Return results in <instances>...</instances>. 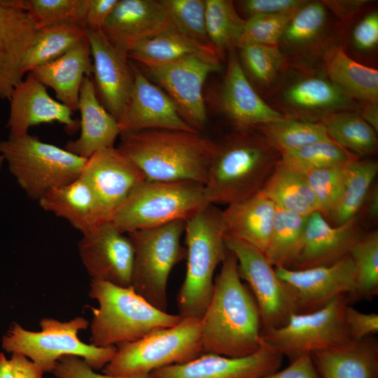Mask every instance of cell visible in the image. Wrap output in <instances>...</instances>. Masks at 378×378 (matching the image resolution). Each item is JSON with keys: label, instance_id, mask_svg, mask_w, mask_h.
Segmentation results:
<instances>
[{"label": "cell", "instance_id": "obj_1", "mask_svg": "<svg viewBox=\"0 0 378 378\" xmlns=\"http://www.w3.org/2000/svg\"><path fill=\"white\" fill-rule=\"evenodd\" d=\"M221 263L211 301L200 319L202 354L246 356L262 344L260 312L241 281L235 255L227 250Z\"/></svg>", "mask_w": 378, "mask_h": 378}, {"label": "cell", "instance_id": "obj_2", "mask_svg": "<svg viewBox=\"0 0 378 378\" xmlns=\"http://www.w3.org/2000/svg\"><path fill=\"white\" fill-rule=\"evenodd\" d=\"M116 148L146 180L204 185L216 143L199 132L145 130L122 132Z\"/></svg>", "mask_w": 378, "mask_h": 378}, {"label": "cell", "instance_id": "obj_3", "mask_svg": "<svg viewBox=\"0 0 378 378\" xmlns=\"http://www.w3.org/2000/svg\"><path fill=\"white\" fill-rule=\"evenodd\" d=\"M280 153L255 129L238 130L216 144L204 185L209 204H230L259 192Z\"/></svg>", "mask_w": 378, "mask_h": 378}, {"label": "cell", "instance_id": "obj_4", "mask_svg": "<svg viewBox=\"0 0 378 378\" xmlns=\"http://www.w3.org/2000/svg\"><path fill=\"white\" fill-rule=\"evenodd\" d=\"M89 295L99 303L93 309L90 344L98 347L136 341L148 333L174 326L182 318L161 311L130 287L91 279Z\"/></svg>", "mask_w": 378, "mask_h": 378}, {"label": "cell", "instance_id": "obj_5", "mask_svg": "<svg viewBox=\"0 0 378 378\" xmlns=\"http://www.w3.org/2000/svg\"><path fill=\"white\" fill-rule=\"evenodd\" d=\"M186 272L177 295L178 315L201 319L212 297L214 274L227 248L221 210L209 204L186 222Z\"/></svg>", "mask_w": 378, "mask_h": 378}, {"label": "cell", "instance_id": "obj_6", "mask_svg": "<svg viewBox=\"0 0 378 378\" xmlns=\"http://www.w3.org/2000/svg\"><path fill=\"white\" fill-rule=\"evenodd\" d=\"M208 205L202 183L146 180L115 210L111 220L128 234L176 220L186 222Z\"/></svg>", "mask_w": 378, "mask_h": 378}, {"label": "cell", "instance_id": "obj_7", "mask_svg": "<svg viewBox=\"0 0 378 378\" xmlns=\"http://www.w3.org/2000/svg\"><path fill=\"white\" fill-rule=\"evenodd\" d=\"M39 324L41 331L33 332L14 323L3 336L1 345L8 353L29 358L44 372H52L58 360L66 355L78 356L93 370H101L117 351L115 346L98 347L80 341L78 332L89 325L83 317L66 322L43 318Z\"/></svg>", "mask_w": 378, "mask_h": 378}, {"label": "cell", "instance_id": "obj_8", "mask_svg": "<svg viewBox=\"0 0 378 378\" xmlns=\"http://www.w3.org/2000/svg\"><path fill=\"white\" fill-rule=\"evenodd\" d=\"M0 155L20 187L38 201L51 189L77 179L87 161L29 134L0 141Z\"/></svg>", "mask_w": 378, "mask_h": 378}, {"label": "cell", "instance_id": "obj_9", "mask_svg": "<svg viewBox=\"0 0 378 378\" xmlns=\"http://www.w3.org/2000/svg\"><path fill=\"white\" fill-rule=\"evenodd\" d=\"M201 354L200 320L182 318L174 326L118 344L114 356L102 372L112 376L150 374L158 368L184 363Z\"/></svg>", "mask_w": 378, "mask_h": 378}, {"label": "cell", "instance_id": "obj_10", "mask_svg": "<svg viewBox=\"0 0 378 378\" xmlns=\"http://www.w3.org/2000/svg\"><path fill=\"white\" fill-rule=\"evenodd\" d=\"M186 221L130 232L134 248L131 287L155 308L167 312V281L173 267L186 258L181 243Z\"/></svg>", "mask_w": 378, "mask_h": 378}, {"label": "cell", "instance_id": "obj_11", "mask_svg": "<svg viewBox=\"0 0 378 378\" xmlns=\"http://www.w3.org/2000/svg\"><path fill=\"white\" fill-rule=\"evenodd\" d=\"M347 305L341 295L309 313H293L279 328L261 331L263 341L291 361L304 354L344 346L353 342L344 320Z\"/></svg>", "mask_w": 378, "mask_h": 378}, {"label": "cell", "instance_id": "obj_12", "mask_svg": "<svg viewBox=\"0 0 378 378\" xmlns=\"http://www.w3.org/2000/svg\"><path fill=\"white\" fill-rule=\"evenodd\" d=\"M225 246L236 257L241 279L247 281L258 305L262 330L285 325L296 313L293 298L277 276L265 253L241 240L225 236Z\"/></svg>", "mask_w": 378, "mask_h": 378}, {"label": "cell", "instance_id": "obj_13", "mask_svg": "<svg viewBox=\"0 0 378 378\" xmlns=\"http://www.w3.org/2000/svg\"><path fill=\"white\" fill-rule=\"evenodd\" d=\"M167 92L181 115L200 132L207 121L203 86L208 76L220 70V58L191 55L162 66L146 68Z\"/></svg>", "mask_w": 378, "mask_h": 378}, {"label": "cell", "instance_id": "obj_14", "mask_svg": "<svg viewBox=\"0 0 378 378\" xmlns=\"http://www.w3.org/2000/svg\"><path fill=\"white\" fill-rule=\"evenodd\" d=\"M276 274L288 286L296 313L317 310L335 298L347 293L354 295L356 288V269L347 255L328 266L303 270L274 267Z\"/></svg>", "mask_w": 378, "mask_h": 378}, {"label": "cell", "instance_id": "obj_15", "mask_svg": "<svg viewBox=\"0 0 378 378\" xmlns=\"http://www.w3.org/2000/svg\"><path fill=\"white\" fill-rule=\"evenodd\" d=\"M277 106L286 118L320 122L331 113L360 108L358 102L347 96L327 76L304 73L288 78L277 92Z\"/></svg>", "mask_w": 378, "mask_h": 378}, {"label": "cell", "instance_id": "obj_16", "mask_svg": "<svg viewBox=\"0 0 378 378\" xmlns=\"http://www.w3.org/2000/svg\"><path fill=\"white\" fill-rule=\"evenodd\" d=\"M82 235L78 252L91 279L131 286L134 248L129 237L111 220Z\"/></svg>", "mask_w": 378, "mask_h": 378}, {"label": "cell", "instance_id": "obj_17", "mask_svg": "<svg viewBox=\"0 0 378 378\" xmlns=\"http://www.w3.org/2000/svg\"><path fill=\"white\" fill-rule=\"evenodd\" d=\"M282 357L262 339L260 349L246 356L202 354L184 363L156 369L150 375L152 378H261L278 371Z\"/></svg>", "mask_w": 378, "mask_h": 378}, {"label": "cell", "instance_id": "obj_18", "mask_svg": "<svg viewBox=\"0 0 378 378\" xmlns=\"http://www.w3.org/2000/svg\"><path fill=\"white\" fill-rule=\"evenodd\" d=\"M134 82L125 109L118 121L120 133L145 130L198 132L181 115L168 94L130 62Z\"/></svg>", "mask_w": 378, "mask_h": 378}, {"label": "cell", "instance_id": "obj_19", "mask_svg": "<svg viewBox=\"0 0 378 378\" xmlns=\"http://www.w3.org/2000/svg\"><path fill=\"white\" fill-rule=\"evenodd\" d=\"M87 31L96 94L103 106L118 121L128 102L134 82L128 56L114 48L102 30Z\"/></svg>", "mask_w": 378, "mask_h": 378}, {"label": "cell", "instance_id": "obj_20", "mask_svg": "<svg viewBox=\"0 0 378 378\" xmlns=\"http://www.w3.org/2000/svg\"><path fill=\"white\" fill-rule=\"evenodd\" d=\"M81 176L92 188L108 220L129 194L146 180L115 147L100 150L88 158Z\"/></svg>", "mask_w": 378, "mask_h": 378}, {"label": "cell", "instance_id": "obj_21", "mask_svg": "<svg viewBox=\"0 0 378 378\" xmlns=\"http://www.w3.org/2000/svg\"><path fill=\"white\" fill-rule=\"evenodd\" d=\"M10 113L7 122L10 135L23 136L30 127L43 123L58 122L69 133L80 127L73 111L52 98L47 88L29 72L13 89L8 99Z\"/></svg>", "mask_w": 378, "mask_h": 378}, {"label": "cell", "instance_id": "obj_22", "mask_svg": "<svg viewBox=\"0 0 378 378\" xmlns=\"http://www.w3.org/2000/svg\"><path fill=\"white\" fill-rule=\"evenodd\" d=\"M172 27L160 1L119 0L102 31L114 48L128 56L143 41Z\"/></svg>", "mask_w": 378, "mask_h": 378}, {"label": "cell", "instance_id": "obj_23", "mask_svg": "<svg viewBox=\"0 0 378 378\" xmlns=\"http://www.w3.org/2000/svg\"><path fill=\"white\" fill-rule=\"evenodd\" d=\"M37 32L22 0H0V99L23 79L22 61Z\"/></svg>", "mask_w": 378, "mask_h": 378}, {"label": "cell", "instance_id": "obj_24", "mask_svg": "<svg viewBox=\"0 0 378 378\" xmlns=\"http://www.w3.org/2000/svg\"><path fill=\"white\" fill-rule=\"evenodd\" d=\"M364 233L357 216L333 226L320 212L315 211L307 218L302 245L291 269L332 265L349 255Z\"/></svg>", "mask_w": 378, "mask_h": 378}, {"label": "cell", "instance_id": "obj_25", "mask_svg": "<svg viewBox=\"0 0 378 378\" xmlns=\"http://www.w3.org/2000/svg\"><path fill=\"white\" fill-rule=\"evenodd\" d=\"M220 104L223 113L238 130L254 129L285 118L254 90L234 48L230 50Z\"/></svg>", "mask_w": 378, "mask_h": 378}, {"label": "cell", "instance_id": "obj_26", "mask_svg": "<svg viewBox=\"0 0 378 378\" xmlns=\"http://www.w3.org/2000/svg\"><path fill=\"white\" fill-rule=\"evenodd\" d=\"M80 134L76 140L69 141L68 151L85 159L97 151L114 147L120 134L118 121L100 103L90 77H84L79 94Z\"/></svg>", "mask_w": 378, "mask_h": 378}, {"label": "cell", "instance_id": "obj_27", "mask_svg": "<svg viewBox=\"0 0 378 378\" xmlns=\"http://www.w3.org/2000/svg\"><path fill=\"white\" fill-rule=\"evenodd\" d=\"M30 72L46 88L52 89L61 103L73 112L78 111L83 80L91 77L93 72L88 36L59 58Z\"/></svg>", "mask_w": 378, "mask_h": 378}, {"label": "cell", "instance_id": "obj_28", "mask_svg": "<svg viewBox=\"0 0 378 378\" xmlns=\"http://www.w3.org/2000/svg\"><path fill=\"white\" fill-rule=\"evenodd\" d=\"M38 203L45 211L67 220L82 234L110 220L105 216L92 188L81 175L71 183L48 191Z\"/></svg>", "mask_w": 378, "mask_h": 378}, {"label": "cell", "instance_id": "obj_29", "mask_svg": "<svg viewBox=\"0 0 378 378\" xmlns=\"http://www.w3.org/2000/svg\"><path fill=\"white\" fill-rule=\"evenodd\" d=\"M276 210L274 202L260 191L221 211L225 236L248 243L265 252Z\"/></svg>", "mask_w": 378, "mask_h": 378}, {"label": "cell", "instance_id": "obj_30", "mask_svg": "<svg viewBox=\"0 0 378 378\" xmlns=\"http://www.w3.org/2000/svg\"><path fill=\"white\" fill-rule=\"evenodd\" d=\"M320 378H377L378 348L369 337L311 355Z\"/></svg>", "mask_w": 378, "mask_h": 378}, {"label": "cell", "instance_id": "obj_31", "mask_svg": "<svg viewBox=\"0 0 378 378\" xmlns=\"http://www.w3.org/2000/svg\"><path fill=\"white\" fill-rule=\"evenodd\" d=\"M323 64L328 78L350 98L378 103L377 69L355 61L342 47L326 51Z\"/></svg>", "mask_w": 378, "mask_h": 378}, {"label": "cell", "instance_id": "obj_32", "mask_svg": "<svg viewBox=\"0 0 378 378\" xmlns=\"http://www.w3.org/2000/svg\"><path fill=\"white\" fill-rule=\"evenodd\" d=\"M191 55L219 57L220 52L172 27L139 44L128 53V58L149 68L167 64Z\"/></svg>", "mask_w": 378, "mask_h": 378}, {"label": "cell", "instance_id": "obj_33", "mask_svg": "<svg viewBox=\"0 0 378 378\" xmlns=\"http://www.w3.org/2000/svg\"><path fill=\"white\" fill-rule=\"evenodd\" d=\"M260 192L277 208L306 217L318 211L305 174L285 166L279 160Z\"/></svg>", "mask_w": 378, "mask_h": 378}, {"label": "cell", "instance_id": "obj_34", "mask_svg": "<svg viewBox=\"0 0 378 378\" xmlns=\"http://www.w3.org/2000/svg\"><path fill=\"white\" fill-rule=\"evenodd\" d=\"M87 32L84 26L75 22L38 29L36 38L22 61L23 76L67 52L87 36Z\"/></svg>", "mask_w": 378, "mask_h": 378}, {"label": "cell", "instance_id": "obj_35", "mask_svg": "<svg viewBox=\"0 0 378 378\" xmlns=\"http://www.w3.org/2000/svg\"><path fill=\"white\" fill-rule=\"evenodd\" d=\"M320 122L331 140L358 158L375 153L377 150V132L358 111L333 113L323 117Z\"/></svg>", "mask_w": 378, "mask_h": 378}, {"label": "cell", "instance_id": "obj_36", "mask_svg": "<svg viewBox=\"0 0 378 378\" xmlns=\"http://www.w3.org/2000/svg\"><path fill=\"white\" fill-rule=\"evenodd\" d=\"M307 218L276 207L265 252L267 259L274 267H293L302 245Z\"/></svg>", "mask_w": 378, "mask_h": 378}, {"label": "cell", "instance_id": "obj_37", "mask_svg": "<svg viewBox=\"0 0 378 378\" xmlns=\"http://www.w3.org/2000/svg\"><path fill=\"white\" fill-rule=\"evenodd\" d=\"M377 172L374 160L357 158L346 164L342 197L327 218L332 225H340L358 215Z\"/></svg>", "mask_w": 378, "mask_h": 378}, {"label": "cell", "instance_id": "obj_38", "mask_svg": "<svg viewBox=\"0 0 378 378\" xmlns=\"http://www.w3.org/2000/svg\"><path fill=\"white\" fill-rule=\"evenodd\" d=\"M254 129L280 154L316 142L330 140L324 125L320 122L285 117L281 120L262 125Z\"/></svg>", "mask_w": 378, "mask_h": 378}, {"label": "cell", "instance_id": "obj_39", "mask_svg": "<svg viewBox=\"0 0 378 378\" xmlns=\"http://www.w3.org/2000/svg\"><path fill=\"white\" fill-rule=\"evenodd\" d=\"M246 20L230 0H205V26L208 38L220 52L233 49L243 34Z\"/></svg>", "mask_w": 378, "mask_h": 378}, {"label": "cell", "instance_id": "obj_40", "mask_svg": "<svg viewBox=\"0 0 378 378\" xmlns=\"http://www.w3.org/2000/svg\"><path fill=\"white\" fill-rule=\"evenodd\" d=\"M357 158L330 139L281 153L279 162L305 174L312 170L344 165Z\"/></svg>", "mask_w": 378, "mask_h": 378}, {"label": "cell", "instance_id": "obj_41", "mask_svg": "<svg viewBox=\"0 0 378 378\" xmlns=\"http://www.w3.org/2000/svg\"><path fill=\"white\" fill-rule=\"evenodd\" d=\"M327 22V8L321 1L307 2L294 14L279 44L290 50L307 48L319 40Z\"/></svg>", "mask_w": 378, "mask_h": 378}, {"label": "cell", "instance_id": "obj_42", "mask_svg": "<svg viewBox=\"0 0 378 378\" xmlns=\"http://www.w3.org/2000/svg\"><path fill=\"white\" fill-rule=\"evenodd\" d=\"M237 48L245 74L260 86L270 85L285 62L279 46L244 43Z\"/></svg>", "mask_w": 378, "mask_h": 378}, {"label": "cell", "instance_id": "obj_43", "mask_svg": "<svg viewBox=\"0 0 378 378\" xmlns=\"http://www.w3.org/2000/svg\"><path fill=\"white\" fill-rule=\"evenodd\" d=\"M356 269V296L370 298L378 290V231L364 233L350 250Z\"/></svg>", "mask_w": 378, "mask_h": 378}, {"label": "cell", "instance_id": "obj_44", "mask_svg": "<svg viewBox=\"0 0 378 378\" xmlns=\"http://www.w3.org/2000/svg\"><path fill=\"white\" fill-rule=\"evenodd\" d=\"M22 1L24 10L38 29L64 22L78 23L85 27L87 0Z\"/></svg>", "mask_w": 378, "mask_h": 378}, {"label": "cell", "instance_id": "obj_45", "mask_svg": "<svg viewBox=\"0 0 378 378\" xmlns=\"http://www.w3.org/2000/svg\"><path fill=\"white\" fill-rule=\"evenodd\" d=\"M160 2L175 29L206 46L215 48L206 34L205 0H160Z\"/></svg>", "mask_w": 378, "mask_h": 378}, {"label": "cell", "instance_id": "obj_46", "mask_svg": "<svg viewBox=\"0 0 378 378\" xmlns=\"http://www.w3.org/2000/svg\"><path fill=\"white\" fill-rule=\"evenodd\" d=\"M346 164L312 170L305 174L314 193L318 212L326 219L335 209L342 197Z\"/></svg>", "mask_w": 378, "mask_h": 378}, {"label": "cell", "instance_id": "obj_47", "mask_svg": "<svg viewBox=\"0 0 378 378\" xmlns=\"http://www.w3.org/2000/svg\"><path fill=\"white\" fill-rule=\"evenodd\" d=\"M299 8L248 18L237 46L244 43L279 46L286 26Z\"/></svg>", "mask_w": 378, "mask_h": 378}, {"label": "cell", "instance_id": "obj_48", "mask_svg": "<svg viewBox=\"0 0 378 378\" xmlns=\"http://www.w3.org/2000/svg\"><path fill=\"white\" fill-rule=\"evenodd\" d=\"M57 378H152L150 374L132 376H112L95 372L85 361L76 356H62L52 372Z\"/></svg>", "mask_w": 378, "mask_h": 378}, {"label": "cell", "instance_id": "obj_49", "mask_svg": "<svg viewBox=\"0 0 378 378\" xmlns=\"http://www.w3.org/2000/svg\"><path fill=\"white\" fill-rule=\"evenodd\" d=\"M44 372L28 358L13 353L8 359L0 353V378H43Z\"/></svg>", "mask_w": 378, "mask_h": 378}, {"label": "cell", "instance_id": "obj_50", "mask_svg": "<svg viewBox=\"0 0 378 378\" xmlns=\"http://www.w3.org/2000/svg\"><path fill=\"white\" fill-rule=\"evenodd\" d=\"M344 320L353 342L362 340L378 331V314H365L346 305Z\"/></svg>", "mask_w": 378, "mask_h": 378}, {"label": "cell", "instance_id": "obj_51", "mask_svg": "<svg viewBox=\"0 0 378 378\" xmlns=\"http://www.w3.org/2000/svg\"><path fill=\"white\" fill-rule=\"evenodd\" d=\"M307 2L304 0H244L239 1V4L241 10L250 18L298 9Z\"/></svg>", "mask_w": 378, "mask_h": 378}, {"label": "cell", "instance_id": "obj_52", "mask_svg": "<svg viewBox=\"0 0 378 378\" xmlns=\"http://www.w3.org/2000/svg\"><path fill=\"white\" fill-rule=\"evenodd\" d=\"M353 41L360 50H370L378 44V13L367 14L354 27Z\"/></svg>", "mask_w": 378, "mask_h": 378}, {"label": "cell", "instance_id": "obj_53", "mask_svg": "<svg viewBox=\"0 0 378 378\" xmlns=\"http://www.w3.org/2000/svg\"><path fill=\"white\" fill-rule=\"evenodd\" d=\"M119 0H87L84 25L88 30H102Z\"/></svg>", "mask_w": 378, "mask_h": 378}, {"label": "cell", "instance_id": "obj_54", "mask_svg": "<svg viewBox=\"0 0 378 378\" xmlns=\"http://www.w3.org/2000/svg\"><path fill=\"white\" fill-rule=\"evenodd\" d=\"M261 378H320L311 355L304 354L290 362L286 368Z\"/></svg>", "mask_w": 378, "mask_h": 378}, {"label": "cell", "instance_id": "obj_55", "mask_svg": "<svg viewBox=\"0 0 378 378\" xmlns=\"http://www.w3.org/2000/svg\"><path fill=\"white\" fill-rule=\"evenodd\" d=\"M327 8L330 9L342 21L349 22L359 13L361 8L368 2L365 0L321 1Z\"/></svg>", "mask_w": 378, "mask_h": 378}, {"label": "cell", "instance_id": "obj_56", "mask_svg": "<svg viewBox=\"0 0 378 378\" xmlns=\"http://www.w3.org/2000/svg\"><path fill=\"white\" fill-rule=\"evenodd\" d=\"M358 214H361L363 216L361 218H365L369 223L377 221L378 185L377 183L374 182L370 188Z\"/></svg>", "mask_w": 378, "mask_h": 378}, {"label": "cell", "instance_id": "obj_57", "mask_svg": "<svg viewBox=\"0 0 378 378\" xmlns=\"http://www.w3.org/2000/svg\"><path fill=\"white\" fill-rule=\"evenodd\" d=\"M358 113L374 130L378 132V103H365Z\"/></svg>", "mask_w": 378, "mask_h": 378}, {"label": "cell", "instance_id": "obj_58", "mask_svg": "<svg viewBox=\"0 0 378 378\" xmlns=\"http://www.w3.org/2000/svg\"><path fill=\"white\" fill-rule=\"evenodd\" d=\"M4 162L3 157L0 155V169L2 166L3 162Z\"/></svg>", "mask_w": 378, "mask_h": 378}]
</instances>
